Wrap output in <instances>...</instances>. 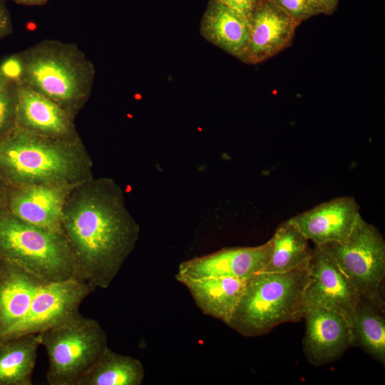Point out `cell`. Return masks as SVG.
Wrapping results in <instances>:
<instances>
[{"label":"cell","mask_w":385,"mask_h":385,"mask_svg":"<svg viewBox=\"0 0 385 385\" xmlns=\"http://www.w3.org/2000/svg\"><path fill=\"white\" fill-rule=\"evenodd\" d=\"M305 334L302 347L307 361L322 366L335 360L352 346L348 321L334 311L313 307L305 309Z\"/></svg>","instance_id":"obj_12"},{"label":"cell","mask_w":385,"mask_h":385,"mask_svg":"<svg viewBox=\"0 0 385 385\" xmlns=\"http://www.w3.org/2000/svg\"><path fill=\"white\" fill-rule=\"evenodd\" d=\"M361 217L354 197L342 196L322 202L289 220L309 241L322 245L345 240Z\"/></svg>","instance_id":"obj_14"},{"label":"cell","mask_w":385,"mask_h":385,"mask_svg":"<svg viewBox=\"0 0 385 385\" xmlns=\"http://www.w3.org/2000/svg\"><path fill=\"white\" fill-rule=\"evenodd\" d=\"M10 81L8 80L0 71V92L6 87Z\"/></svg>","instance_id":"obj_31"},{"label":"cell","mask_w":385,"mask_h":385,"mask_svg":"<svg viewBox=\"0 0 385 385\" xmlns=\"http://www.w3.org/2000/svg\"><path fill=\"white\" fill-rule=\"evenodd\" d=\"M0 71L9 81L19 83L22 74V63L19 53L3 59Z\"/></svg>","instance_id":"obj_25"},{"label":"cell","mask_w":385,"mask_h":385,"mask_svg":"<svg viewBox=\"0 0 385 385\" xmlns=\"http://www.w3.org/2000/svg\"><path fill=\"white\" fill-rule=\"evenodd\" d=\"M95 289L77 278L46 282L34 297L25 319L13 339L38 334L76 314L84 299Z\"/></svg>","instance_id":"obj_9"},{"label":"cell","mask_w":385,"mask_h":385,"mask_svg":"<svg viewBox=\"0 0 385 385\" xmlns=\"http://www.w3.org/2000/svg\"><path fill=\"white\" fill-rule=\"evenodd\" d=\"M46 282L0 256V342L13 339L34 297Z\"/></svg>","instance_id":"obj_13"},{"label":"cell","mask_w":385,"mask_h":385,"mask_svg":"<svg viewBox=\"0 0 385 385\" xmlns=\"http://www.w3.org/2000/svg\"><path fill=\"white\" fill-rule=\"evenodd\" d=\"M248 17L210 0L200 22V33L210 43L240 59L248 36Z\"/></svg>","instance_id":"obj_18"},{"label":"cell","mask_w":385,"mask_h":385,"mask_svg":"<svg viewBox=\"0 0 385 385\" xmlns=\"http://www.w3.org/2000/svg\"><path fill=\"white\" fill-rule=\"evenodd\" d=\"M9 186L0 178V215L8 211Z\"/></svg>","instance_id":"obj_28"},{"label":"cell","mask_w":385,"mask_h":385,"mask_svg":"<svg viewBox=\"0 0 385 385\" xmlns=\"http://www.w3.org/2000/svg\"><path fill=\"white\" fill-rule=\"evenodd\" d=\"M21 83L50 98L73 118L88 101L95 66L76 43L46 38L19 52Z\"/></svg>","instance_id":"obj_3"},{"label":"cell","mask_w":385,"mask_h":385,"mask_svg":"<svg viewBox=\"0 0 385 385\" xmlns=\"http://www.w3.org/2000/svg\"><path fill=\"white\" fill-rule=\"evenodd\" d=\"M74 186L34 185L11 188L8 210L26 222L63 233V210Z\"/></svg>","instance_id":"obj_15"},{"label":"cell","mask_w":385,"mask_h":385,"mask_svg":"<svg viewBox=\"0 0 385 385\" xmlns=\"http://www.w3.org/2000/svg\"><path fill=\"white\" fill-rule=\"evenodd\" d=\"M38 334L48 356L49 385H76L108 347L100 323L80 312Z\"/></svg>","instance_id":"obj_6"},{"label":"cell","mask_w":385,"mask_h":385,"mask_svg":"<svg viewBox=\"0 0 385 385\" xmlns=\"http://www.w3.org/2000/svg\"><path fill=\"white\" fill-rule=\"evenodd\" d=\"M299 24L313 16L324 14L317 0H270Z\"/></svg>","instance_id":"obj_24"},{"label":"cell","mask_w":385,"mask_h":385,"mask_svg":"<svg viewBox=\"0 0 385 385\" xmlns=\"http://www.w3.org/2000/svg\"><path fill=\"white\" fill-rule=\"evenodd\" d=\"M7 0H0V41L13 33V24Z\"/></svg>","instance_id":"obj_27"},{"label":"cell","mask_w":385,"mask_h":385,"mask_svg":"<svg viewBox=\"0 0 385 385\" xmlns=\"http://www.w3.org/2000/svg\"><path fill=\"white\" fill-rule=\"evenodd\" d=\"M322 7L325 15H330L334 12L340 0H317Z\"/></svg>","instance_id":"obj_29"},{"label":"cell","mask_w":385,"mask_h":385,"mask_svg":"<svg viewBox=\"0 0 385 385\" xmlns=\"http://www.w3.org/2000/svg\"><path fill=\"white\" fill-rule=\"evenodd\" d=\"M361 297L334 260L314 245L307 263L303 302L306 309L318 307L342 315L349 322Z\"/></svg>","instance_id":"obj_8"},{"label":"cell","mask_w":385,"mask_h":385,"mask_svg":"<svg viewBox=\"0 0 385 385\" xmlns=\"http://www.w3.org/2000/svg\"><path fill=\"white\" fill-rule=\"evenodd\" d=\"M144 378V366L139 359L107 347L76 385H141Z\"/></svg>","instance_id":"obj_19"},{"label":"cell","mask_w":385,"mask_h":385,"mask_svg":"<svg viewBox=\"0 0 385 385\" xmlns=\"http://www.w3.org/2000/svg\"><path fill=\"white\" fill-rule=\"evenodd\" d=\"M317 246L334 260L361 298L384 308L381 287L385 241L374 225L361 217L345 240Z\"/></svg>","instance_id":"obj_7"},{"label":"cell","mask_w":385,"mask_h":385,"mask_svg":"<svg viewBox=\"0 0 385 385\" xmlns=\"http://www.w3.org/2000/svg\"><path fill=\"white\" fill-rule=\"evenodd\" d=\"M73 117L56 103L18 83L16 127L56 138H76Z\"/></svg>","instance_id":"obj_16"},{"label":"cell","mask_w":385,"mask_h":385,"mask_svg":"<svg viewBox=\"0 0 385 385\" xmlns=\"http://www.w3.org/2000/svg\"><path fill=\"white\" fill-rule=\"evenodd\" d=\"M270 240V255L260 272L291 271L305 265L311 256L309 240L289 220L282 222Z\"/></svg>","instance_id":"obj_21"},{"label":"cell","mask_w":385,"mask_h":385,"mask_svg":"<svg viewBox=\"0 0 385 385\" xmlns=\"http://www.w3.org/2000/svg\"><path fill=\"white\" fill-rule=\"evenodd\" d=\"M384 308L361 298L351 316L352 346H359L381 364H385Z\"/></svg>","instance_id":"obj_22"},{"label":"cell","mask_w":385,"mask_h":385,"mask_svg":"<svg viewBox=\"0 0 385 385\" xmlns=\"http://www.w3.org/2000/svg\"><path fill=\"white\" fill-rule=\"evenodd\" d=\"M248 36L240 60L257 64L291 46L299 24L270 0H260L249 18Z\"/></svg>","instance_id":"obj_10"},{"label":"cell","mask_w":385,"mask_h":385,"mask_svg":"<svg viewBox=\"0 0 385 385\" xmlns=\"http://www.w3.org/2000/svg\"><path fill=\"white\" fill-rule=\"evenodd\" d=\"M18 4L28 6H38L46 4L49 0H11Z\"/></svg>","instance_id":"obj_30"},{"label":"cell","mask_w":385,"mask_h":385,"mask_svg":"<svg viewBox=\"0 0 385 385\" xmlns=\"http://www.w3.org/2000/svg\"><path fill=\"white\" fill-rule=\"evenodd\" d=\"M307 263L285 272H258L247 279L227 325L252 337L265 334L282 323L303 319Z\"/></svg>","instance_id":"obj_4"},{"label":"cell","mask_w":385,"mask_h":385,"mask_svg":"<svg viewBox=\"0 0 385 385\" xmlns=\"http://www.w3.org/2000/svg\"><path fill=\"white\" fill-rule=\"evenodd\" d=\"M18 83L10 81L0 92V138L16 127Z\"/></svg>","instance_id":"obj_23"},{"label":"cell","mask_w":385,"mask_h":385,"mask_svg":"<svg viewBox=\"0 0 385 385\" xmlns=\"http://www.w3.org/2000/svg\"><path fill=\"white\" fill-rule=\"evenodd\" d=\"M0 178L10 188L76 185L91 178L80 138H56L15 127L0 138Z\"/></svg>","instance_id":"obj_2"},{"label":"cell","mask_w":385,"mask_h":385,"mask_svg":"<svg viewBox=\"0 0 385 385\" xmlns=\"http://www.w3.org/2000/svg\"><path fill=\"white\" fill-rule=\"evenodd\" d=\"M270 250V240L254 247L223 248L181 262L175 276L192 279L226 277L247 280L262 271Z\"/></svg>","instance_id":"obj_11"},{"label":"cell","mask_w":385,"mask_h":385,"mask_svg":"<svg viewBox=\"0 0 385 385\" xmlns=\"http://www.w3.org/2000/svg\"><path fill=\"white\" fill-rule=\"evenodd\" d=\"M189 291L195 304L204 314L227 324L245 288L247 280L209 277L192 279L175 276Z\"/></svg>","instance_id":"obj_17"},{"label":"cell","mask_w":385,"mask_h":385,"mask_svg":"<svg viewBox=\"0 0 385 385\" xmlns=\"http://www.w3.org/2000/svg\"><path fill=\"white\" fill-rule=\"evenodd\" d=\"M249 18L260 0H215Z\"/></svg>","instance_id":"obj_26"},{"label":"cell","mask_w":385,"mask_h":385,"mask_svg":"<svg viewBox=\"0 0 385 385\" xmlns=\"http://www.w3.org/2000/svg\"><path fill=\"white\" fill-rule=\"evenodd\" d=\"M39 346L38 334L0 342V385H32Z\"/></svg>","instance_id":"obj_20"},{"label":"cell","mask_w":385,"mask_h":385,"mask_svg":"<svg viewBox=\"0 0 385 385\" xmlns=\"http://www.w3.org/2000/svg\"><path fill=\"white\" fill-rule=\"evenodd\" d=\"M0 256L47 282L76 278L63 233L26 222L9 210L0 215Z\"/></svg>","instance_id":"obj_5"},{"label":"cell","mask_w":385,"mask_h":385,"mask_svg":"<svg viewBox=\"0 0 385 385\" xmlns=\"http://www.w3.org/2000/svg\"><path fill=\"white\" fill-rule=\"evenodd\" d=\"M62 228L76 278L107 289L137 243L140 227L111 179L92 178L74 186L63 207Z\"/></svg>","instance_id":"obj_1"}]
</instances>
